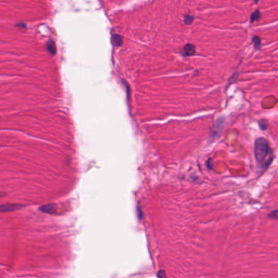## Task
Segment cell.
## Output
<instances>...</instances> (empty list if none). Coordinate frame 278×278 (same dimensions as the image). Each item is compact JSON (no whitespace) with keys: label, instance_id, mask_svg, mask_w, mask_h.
Masks as SVG:
<instances>
[{"label":"cell","instance_id":"obj_12","mask_svg":"<svg viewBox=\"0 0 278 278\" xmlns=\"http://www.w3.org/2000/svg\"><path fill=\"white\" fill-rule=\"evenodd\" d=\"M158 277L159 278H166V274L164 273V271L160 270L158 273Z\"/></svg>","mask_w":278,"mask_h":278},{"label":"cell","instance_id":"obj_4","mask_svg":"<svg viewBox=\"0 0 278 278\" xmlns=\"http://www.w3.org/2000/svg\"><path fill=\"white\" fill-rule=\"evenodd\" d=\"M195 52V46L192 44H187L183 48V53L185 55H191Z\"/></svg>","mask_w":278,"mask_h":278},{"label":"cell","instance_id":"obj_7","mask_svg":"<svg viewBox=\"0 0 278 278\" xmlns=\"http://www.w3.org/2000/svg\"><path fill=\"white\" fill-rule=\"evenodd\" d=\"M252 42H253L254 45H255V49H259V46H260V44H261V40H260V38L258 37V36H255L252 38Z\"/></svg>","mask_w":278,"mask_h":278},{"label":"cell","instance_id":"obj_11","mask_svg":"<svg viewBox=\"0 0 278 278\" xmlns=\"http://www.w3.org/2000/svg\"><path fill=\"white\" fill-rule=\"evenodd\" d=\"M193 20H194V17H191V16H186L185 17V22L186 24H191L192 22H193Z\"/></svg>","mask_w":278,"mask_h":278},{"label":"cell","instance_id":"obj_2","mask_svg":"<svg viewBox=\"0 0 278 278\" xmlns=\"http://www.w3.org/2000/svg\"><path fill=\"white\" fill-rule=\"evenodd\" d=\"M24 207L23 205L20 204H3L0 206V212H11V211H16L20 207Z\"/></svg>","mask_w":278,"mask_h":278},{"label":"cell","instance_id":"obj_3","mask_svg":"<svg viewBox=\"0 0 278 278\" xmlns=\"http://www.w3.org/2000/svg\"><path fill=\"white\" fill-rule=\"evenodd\" d=\"M56 210H57V207H56V205L54 203H49V204L44 205L40 207V211L43 212L49 213V214H54L56 212Z\"/></svg>","mask_w":278,"mask_h":278},{"label":"cell","instance_id":"obj_5","mask_svg":"<svg viewBox=\"0 0 278 278\" xmlns=\"http://www.w3.org/2000/svg\"><path fill=\"white\" fill-rule=\"evenodd\" d=\"M47 50L49 51L51 54H55V51H56V47H55V44L54 43V42L53 41H50L48 43H47Z\"/></svg>","mask_w":278,"mask_h":278},{"label":"cell","instance_id":"obj_6","mask_svg":"<svg viewBox=\"0 0 278 278\" xmlns=\"http://www.w3.org/2000/svg\"><path fill=\"white\" fill-rule=\"evenodd\" d=\"M259 128H261L262 130H265V129H267V127H268V122H267V120H264V119H262L259 121Z\"/></svg>","mask_w":278,"mask_h":278},{"label":"cell","instance_id":"obj_8","mask_svg":"<svg viewBox=\"0 0 278 278\" xmlns=\"http://www.w3.org/2000/svg\"><path fill=\"white\" fill-rule=\"evenodd\" d=\"M260 17H261V14H260L259 11L256 10V11H255V12H253V14L251 16V21L254 22L255 21V20H259Z\"/></svg>","mask_w":278,"mask_h":278},{"label":"cell","instance_id":"obj_10","mask_svg":"<svg viewBox=\"0 0 278 278\" xmlns=\"http://www.w3.org/2000/svg\"><path fill=\"white\" fill-rule=\"evenodd\" d=\"M268 216L272 219H278V210L273 211L268 214Z\"/></svg>","mask_w":278,"mask_h":278},{"label":"cell","instance_id":"obj_1","mask_svg":"<svg viewBox=\"0 0 278 278\" xmlns=\"http://www.w3.org/2000/svg\"><path fill=\"white\" fill-rule=\"evenodd\" d=\"M254 151L256 161L259 164H261L262 166H267L269 164V163L267 161V158L273 159L272 156H270L272 153V150L270 149L267 141L264 137H259L255 140Z\"/></svg>","mask_w":278,"mask_h":278},{"label":"cell","instance_id":"obj_13","mask_svg":"<svg viewBox=\"0 0 278 278\" xmlns=\"http://www.w3.org/2000/svg\"><path fill=\"white\" fill-rule=\"evenodd\" d=\"M6 194H4V193H3V194H0V197L2 196V195H5Z\"/></svg>","mask_w":278,"mask_h":278},{"label":"cell","instance_id":"obj_14","mask_svg":"<svg viewBox=\"0 0 278 278\" xmlns=\"http://www.w3.org/2000/svg\"><path fill=\"white\" fill-rule=\"evenodd\" d=\"M257 2H258V0H255V3H257Z\"/></svg>","mask_w":278,"mask_h":278},{"label":"cell","instance_id":"obj_9","mask_svg":"<svg viewBox=\"0 0 278 278\" xmlns=\"http://www.w3.org/2000/svg\"><path fill=\"white\" fill-rule=\"evenodd\" d=\"M112 42L116 45V46H119L121 44V37L118 34H115L112 37Z\"/></svg>","mask_w":278,"mask_h":278}]
</instances>
